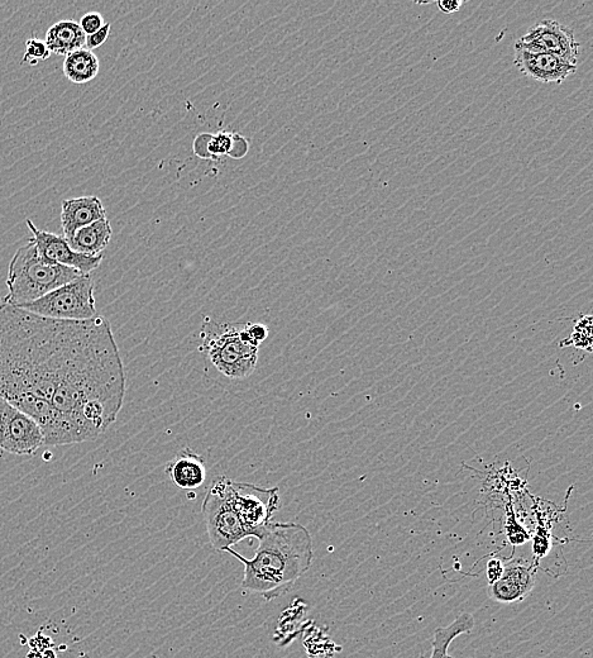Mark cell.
Returning a JSON list of instances; mask_svg holds the SVG:
<instances>
[{"label":"cell","mask_w":593,"mask_h":658,"mask_svg":"<svg viewBox=\"0 0 593 658\" xmlns=\"http://www.w3.org/2000/svg\"><path fill=\"white\" fill-rule=\"evenodd\" d=\"M118 351L103 317L57 321L0 304V398L40 426L45 446L84 442L76 419Z\"/></svg>","instance_id":"6da1fadb"},{"label":"cell","mask_w":593,"mask_h":658,"mask_svg":"<svg viewBox=\"0 0 593 658\" xmlns=\"http://www.w3.org/2000/svg\"><path fill=\"white\" fill-rule=\"evenodd\" d=\"M257 540L258 547L251 560L233 548H226L224 552L245 566L242 590L270 602L289 593L312 567L313 538L299 523L270 522Z\"/></svg>","instance_id":"7a4b0ae2"},{"label":"cell","mask_w":593,"mask_h":658,"mask_svg":"<svg viewBox=\"0 0 593 658\" xmlns=\"http://www.w3.org/2000/svg\"><path fill=\"white\" fill-rule=\"evenodd\" d=\"M83 275L47 260L30 241L26 246L19 247L9 262L8 294L3 302L18 308L25 307Z\"/></svg>","instance_id":"3957f363"},{"label":"cell","mask_w":593,"mask_h":658,"mask_svg":"<svg viewBox=\"0 0 593 658\" xmlns=\"http://www.w3.org/2000/svg\"><path fill=\"white\" fill-rule=\"evenodd\" d=\"M202 350L219 373L232 380L250 378L258 362L257 345L247 333L245 324L217 323L205 319Z\"/></svg>","instance_id":"277c9868"},{"label":"cell","mask_w":593,"mask_h":658,"mask_svg":"<svg viewBox=\"0 0 593 658\" xmlns=\"http://www.w3.org/2000/svg\"><path fill=\"white\" fill-rule=\"evenodd\" d=\"M22 309L57 321H89L98 316L94 280L90 275H83Z\"/></svg>","instance_id":"5b68a950"},{"label":"cell","mask_w":593,"mask_h":658,"mask_svg":"<svg viewBox=\"0 0 593 658\" xmlns=\"http://www.w3.org/2000/svg\"><path fill=\"white\" fill-rule=\"evenodd\" d=\"M229 480L227 476H219L213 481L202 508L209 541L218 551L232 548L250 537L229 500Z\"/></svg>","instance_id":"8992f818"},{"label":"cell","mask_w":593,"mask_h":658,"mask_svg":"<svg viewBox=\"0 0 593 658\" xmlns=\"http://www.w3.org/2000/svg\"><path fill=\"white\" fill-rule=\"evenodd\" d=\"M229 500L250 537H260L280 508L279 488H261L229 480Z\"/></svg>","instance_id":"52a82bcc"},{"label":"cell","mask_w":593,"mask_h":658,"mask_svg":"<svg viewBox=\"0 0 593 658\" xmlns=\"http://www.w3.org/2000/svg\"><path fill=\"white\" fill-rule=\"evenodd\" d=\"M515 49L558 56L573 65H577L580 54V44L576 40L575 32L556 19H544L530 27L529 31L516 41Z\"/></svg>","instance_id":"ba28073f"},{"label":"cell","mask_w":593,"mask_h":658,"mask_svg":"<svg viewBox=\"0 0 593 658\" xmlns=\"http://www.w3.org/2000/svg\"><path fill=\"white\" fill-rule=\"evenodd\" d=\"M26 223L28 230L31 231V241L35 243L38 252L47 260L70 267L84 275H90L102 264L103 255L98 257L81 255L71 249L68 240H65L64 237L40 230L32 219H27Z\"/></svg>","instance_id":"9c48e42d"},{"label":"cell","mask_w":593,"mask_h":658,"mask_svg":"<svg viewBox=\"0 0 593 658\" xmlns=\"http://www.w3.org/2000/svg\"><path fill=\"white\" fill-rule=\"evenodd\" d=\"M535 571L533 566L525 565L521 560L505 564L504 574L496 583L487 588L489 598L500 604L524 602L535 588Z\"/></svg>","instance_id":"30bf717a"},{"label":"cell","mask_w":593,"mask_h":658,"mask_svg":"<svg viewBox=\"0 0 593 658\" xmlns=\"http://www.w3.org/2000/svg\"><path fill=\"white\" fill-rule=\"evenodd\" d=\"M514 63L525 76L544 84H562L577 71V65L561 57L519 49H515Z\"/></svg>","instance_id":"8fae6325"},{"label":"cell","mask_w":593,"mask_h":658,"mask_svg":"<svg viewBox=\"0 0 593 658\" xmlns=\"http://www.w3.org/2000/svg\"><path fill=\"white\" fill-rule=\"evenodd\" d=\"M42 446H45V438L40 426L27 414L12 407L6 437L0 450L16 456H32Z\"/></svg>","instance_id":"7c38bea8"},{"label":"cell","mask_w":593,"mask_h":658,"mask_svg":"<svg viewBox=\"0 0 593 658\" xmlns=\"http://www.w3.org/2000/svg\"><path fill=\"white\" fill-rule=\"evenodd\" d=\"M61 227L65 240H70L76 232L89 224L107 218L102 200L95 195L62 200Z\"/></svg>","instance_id":"4fadbf2b"},{"label":"cell","mask_w":593,"mask_h":658,"mask_svg":"<svg viewBox=\"0 0 593 658\" xmlns=\"http://www.w3.org/2000/svg\"><path fill=\"white\" fill-rule=\"evenodd\" d=\"M166 474L172 484L180 489H198L207 478L205 459L202 455L195 454L191 448L185 447L166 465Z\"/></svg>","instance_id":"5bb4252c"},{"label":"cell","mask_w":593,"mask_h":658,"mask_svg":"<svg viewBox=\"0 0 593 658\" xmlns=\"http://www.w3.org/2000/svg\"><path fill=\"white\" fill-rule=\"evenodd\" d=\"M112 236V224L108 218H104L81 228L68 242L71 249L79 254L98 257L103 255V251L111 243Z\"/></svg>","instance_id":"9a60e30c"},{"label":"cell","mask_w":593,"mask_h":658,"mask_svg":"<svg viewBox=\"0 0 593 658\" xmlns=\"http://www.w3.org/2000/svg\"><path fill=\"white\" fill-rule=\"evenodd\" d=\"M86 35L78 22L64 19L52 25L46 32L45 42L51 54L68 56L84 49Z\"/></svg>","instance_id":"2e32d148"},{"label":"cell","mask_w":593,"mask_h":658,"mask_svg":"<svg viewBox=\"0 0 593 658\" xmlns=\"http://www.w3.org/2000/svg\"><path fill=\"white\" fill-rule=\"evenodd\" d=\"M473 628H475V618H473V615L471 613H462L449 626L435 629L432 642V655L429 658H451L448 652L449 646L452 645V642L457 637L472 632Z\"/></svg>","instance_id":"e0dca14e"},{"label":"cell","mask_w":593,"mask_h":658,"mask_svg":"<svg viewBox=\"0 0 593 658\" xmlns=\"http://www.w3.org/2000/svg\"><path fill=\"white\" fill-rule=\"evenodd\" d=\"M99 59L93 51L80 49L65 57L64 75L71 83L86 84L97 78L99 74Z\"/></svg>","instance_id":"ac0fdd59"},{"label":"cell","mask_w":593,"mask_h":658,"mask_svg":"<svg viewBox=\"0 0 593 658\" xmlns=\"http://www.w3.org/2000/svg\"><path fill=\"white\" fill-rule=\"evenodd\" d=\"M573 346L586 350L588 354L592 352V317L582 316L580 321L576 322L571 337L561 342V347Z\"/></svg>","instance_id":"d6986e66"},{"label":"cell","mask_w":593,"mask_h":658,"mask_svg":"<svg viewBox=\"0 0 593 658\" xmlns=\"http://www.w3.org/2000/svg\"><path fill=\"white\" fill-rule=\"evenodd\" d=\"M50 56L51 52L49 47H47L46 42L40 40V38H37L36 36H32L26 41V52L25 56H23L21 65L28 64L36 66L40 61L49 60Z\"/></svg>","instance_id":"ffe728a7"},{"label":"cell","mask_w":593,"mask_h":658,"mask_svg":"<svg viewBox=\"0 0 593 658\" xmlns=\"http://www.w3.org/2000/svg\"><path fill=\"white\" fill-rule=\"evenodd\" d=\"M232 146V133L218 132L212 137L209 143V152L214 157L215 161L221 159L222 156H228L229 150Z\"/></svg>","instance_id":"44dd1931"},{"label":"cell","mask_w":593,"mask_h":658,"mask_svg":"<svg viewBox=\"0 0 593 658\" xmlns=\"http://www.w3.org/2000/svg\"><path fill=\"white\" fill-rule=\"evenodd\" d=\"M508 536H509V541L513 543L514 546L523 545V543L528 542L530 540L529 533L526 532L525 529L521 527L518 522H516L514 510H513V514H511L509 510Z\"/></svg>","instance_id":"7402d4cb"},{"label":"cell","mask_w":593,"mask_h":658,"mask_svg":"<svg viewBox=\"0 0 593 658\" xmlns=\"http://www.w3.org/2000/svg\"><path fill=\"white\" fill-rule=\"evenodd\" d=\"M81 30L86 36L93 35V33L100 30L105 25L102 14L98 12H89L84 14L79 23Z\"/></svg>","instance_id":"603a6c76"},{"label":"cell","mask_w":593,"mask_h":658,"mask_svg":"<svg viewBox=\"0 0 593 658\" xmlns=\"http://www.w3.org/2000/svg\"><path fill=\"white\" fill-rule=\"evenodd\" d=\"M212 133H200V135L195 137L193 142V151L194 154L200 159L215 161L212 154L209 152V143L212 141Z\"/></svg>","instance_id":"cb8c5ba5"},{"label":"cell","mask_w":593,"mask_h":658,"mask_svg":"<svg viewBox=\"0 0 593 658\" xmlns=\"http://www.w3.org/2000/svg\"><path fill=\"white\" fill-rule=\"evenodd\" d=\"M112 25L111 23H105V25L100 28L99 31L93 33V35L86 36L85 38V49L93 51L98 49L107 42L109 35H111Z\"/></svg>","instance_id":"d4e9b609"},{"label":"cell","mask_w":593,"mask_h":658,"mask_svg":"<svg viewBox=\"0 0 593 658\" xmlns=\"http://www.w3.org/2000/svg\"><path fill=\"white\" fill-rule=\"evenodd\" d=\"M248 151H250V142L247 138L239 135V133H232V146L228 156L234 160H241L247 156Z\"/></svg>","instance_id":"484cf974"},{"label":"cell","mask_w":593,"mask_h":658,"mask_svg":"<svg viewBox=\"0 0 593 658\" xmlns=\"http://www.w3.org/2000/svg\"><path fill=\"white\" fill-rule=\"evenodd\" d=\"M505 564L500 559H491L487 562L486 567V576L487 581L490 584L496 583L497 580H500L502 574H504Z\"/></svg>","instance_id":"4316f807"},{"label":"cell","mask_w":593,"mask_h":658,"mask_svg":"<svg viewBox=\"0 0 593 658\" xmlns=\"http://www.w3.org/2000/svg\"><path fill=\"white\" fill-rule=\"evenodd\" d=\"M12 407L13 405L11 403H8L7 400L0 398V448H2L4 437H6L8 418Z\"/></svg>","instance_id":"83f0119b"},{"label":"cell","mask_w":593,"mask_h":658,"mask_svg":"<svg viewBox=\"0 0 593 658\" xmlns=\"http://www.w3.org/2000/svg\"><path fill=\"white\" fill-rule=\"evenodd\" d=\"M247 333L250 335L253 341L260 345L261 342L265 341L269 337V329L263 326L261 323H247L245 324Z\"/></svg>","instance_id":"f1b7e54d"},{"label":"cell","mask_w":593,"mask_h":658,"mask_svg":"<svg viewBox=\"0 0 593 658\" xmlns=\"http://www.w3.org/2000/svg\"><path fill=\"white\" fill-rule=\"evenodd\" d=\"M465 3L466 2H461V0H442V2L437 3V6L439 11L446 14H452L457 13L459 9L465 6Z\"/></svg>","instance_id":"f546056e"}]
</instances>
